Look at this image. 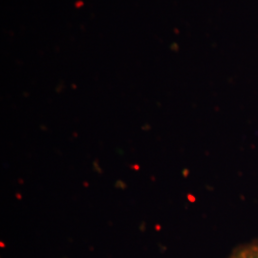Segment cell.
Returning a JSON list of instances; mask_svg holds the SVG:
<instances>
[{
  "mask_svg": "<svg viewBox=\"0 0 258 258\" xmlns=\"http://www.w3.org/2000/svg\"><path fill=\"white\" fill-rule=\"evenodd\" d=\"M227 258H258V238L237 246Z\"/></svg>",
  "mask_w": 258,
  "mask_h": 258,
  "instance_id": "cell-1",
  "label": "cell"
}]
</instances>
